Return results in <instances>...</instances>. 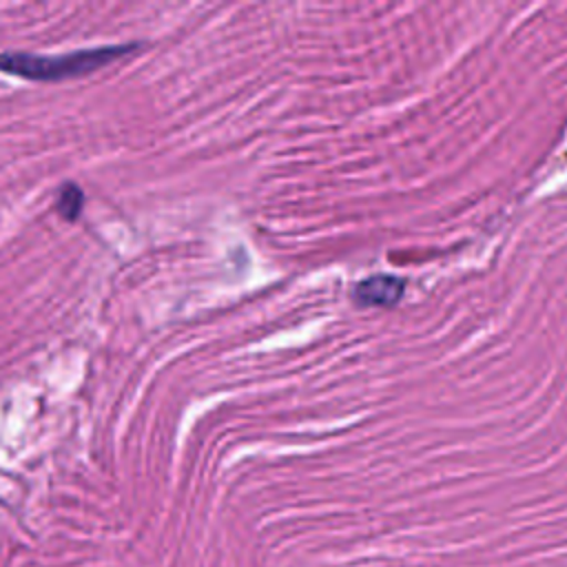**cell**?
I'll return each instance as SVG.
<instances>
[{
	"label": "cell",
	"mask_w": 567,
	"mask_h": 567,
	"mask_svg": "<svg viewBox=\"0 0 567 567\" xmlns=\"http://www.w3.org/2000/svg\"><path fill=\"white\" fill-rule=\"evenodd\" d=\"M140 49L135 42L126 44H104L80 49L60 55H35V53H20V51H2L0 53V71L9 75H18L24 80L35 82H60L80 75H89L117 58L128 55L131 51Z\"/></svg>",
	"instance_id": "1"
},
{
	"label": "cell",
	"mask_w": 567,
	"mask_h": 567,
	"mask_svg": "<svg viewBox=\"0 0 567 567\" xmlns=\"http://www.w3.org/2000/svg\"><path fill=\"white\" fill-rule=\"evenodd\" d=\"M403 288V281L394 275H372L359 281L352 295L363 306H390L401 299Z\"/></svg>",
	"instance_id": "2"
},
{
	"label": "cell",
	"mask_w": 567,
	"mask_h": 567,
	"mask_svg": "<svg viewBox=\"0 0 567 567\" xmlns=\"http://www.w3.org/2000/svg\"><path fill=\"white\" fill-rule=\"evenodd\" d=\"M82 206H84L82 188L78 184H73V182L62 184V188L58 193V213L66 221H75L82 215Z\"/></svg>",
	"instance_id": "3"
}]
</instances>
